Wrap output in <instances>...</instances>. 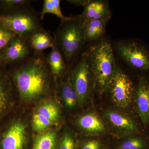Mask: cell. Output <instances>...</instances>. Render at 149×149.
<instances>
[{"label":"cell","instance_id":"cell-15","mask_svg":"<svg viewBox=\"0 0 149 149\" xmlns=\"http://www.w3.org/2000/svg\"><path fill=\"white\" fill-rule=\"evenodd\" d=\"M84 21L85 40H97L104 32L107 20L102 19H90Z\"/></svg>","mask_w":149,"mask_h":149},{"label":"cell","instance_id":"cell-2","mask_svg":"<svg viewBox=\"0 0 149 149\" xmlns=\"http://www.w3.org/2000/svg\"><path fill=\"white\" fill-rule=\"evenodd\" d=\"M89 66L95 85L100 93L108 90L109 86L116 68L111 45L103 42L91 49Z\"/></svg>","mask_w":149,"mask_h":149},{"label":"cell","instance_id":"cell-17","mask_svg":"<svg viewBox=\"0 0 149 149\" xmlns=\"http://www.w3.org/2000/svg\"><path fill=\"white\" fill-rule=\"evenodd\" d=\"M141 133L130 135L118 149H149V138Z\"/></svg>","mask_w":149,"mask_h":149},{"label":"cell","instance_id":"cell-22","mask_svg":"<svg viewBox=\"0 0 149 149\" xmlns=\"http://www.w3.org/2000/svg\"><path fill=\"white\" fill-rule=\"evenodd\" d=\"M54 123L36 113L32 117V125L36 132H40L51 126Z\"/></svg>","mask_w":149,"mask_h":149},{"label":"cell","instance_id":"cell-11","mask_svg":"<svg viewBox=\"0 0 149 149\" xmlns=\"http://www.w3.org/2000/svg\"><path fill=\"white\" fill-rule=\"evenodd\" d=\"M27 40L16 35L2 50L3 63H13L24 60L29 55V45Z\"/></svg>","mask_w":149,"mask_h":149},{"label":"cell","instance_id":"cell-10","mask_svg":"<svg viewBox=\"0 0 149 149\" xmlns=\"http://www.w3.org/2000/svg\"><path fill=\"white\" fill-rule=\"evenodd\" d=\"M26 140L25 125L21 121H16L4 133L1 141V149H24Z\"/></svg>","mask_w":149,"mask_h":149},{"label":"cell","instance_id":"cell-23","mask_svg":"<svg viewBox=\"0 0 149 149\" xmlns=\"http://www.w3.org/2000/svg\"><path fill=\"white\" fill-rule=\"evenodd\" d=\"M27 0H0V9L12 10L22 7L29 2Z\"/></svg>","mask_w":149,"mask_h":149},{"label":"cell","instance_id":"cell-27","mask_svg":"<svg viewBox=\"0 0 149 149\" xmlns=\"http://www.w3.org/2000/svg\"><path fill=\"white\" fill-rule=\"evenodd\" d=\"M101 147L100 141L97 139H93L85 141L81 149H101Z\"/></svg>","mask_w":149,"mask_h":149},{"label":"cell","instance_id":"cell-13","mask_svg":"<svg viewBox=\"0 0 149 149\" xmlns=\"http://www.w3.org/2000/svg\"><path fill=\"white\" fill-rule=\"evenodd\" d=\"M110 16L108 5L106 2L97 1L91 2L85 6L81 15L83 20L102 19L108 20Z\"/></svg>","mask_w":149,"mask_h":149},{"label":"cell","instance_id":"cell-3","mask_svg":"<svg viewBox=\"0 0 149 149\" xmlns=\"http://www.w3.org/2000/svg\"><path fill=\"white\" fill-rule=\"evenodd\" d=\"M58 47L69 60L79 52L85 39L84 21L80 18H72L62 23L55 39Z\"/></svg>","mask_w":149,"mask_h":149},{"label":"cell","instance_id":"cell-28","mask_svg":"<svg viewBox=\"0 0 149 149\" xmlns=\"http://www.w3.org/2000/svg\"><path fill=\"white\" fill-rule=\"evenodd\" d=\"M69 2L72 3L73 4L77 6H85L90 2V1H84V0H73L68 1Z\"/></svg>","mask_w":149,"mask_h":149},{"label":"cell","instance_id":"cell-21","mask_svg":"<svg viewBox=\"0 0 149 149\" xmlns=\"http://www.w3.org/2000/svg\"><path fill=\"white\" fill-rule=\"evenodd\" d=\"M37 113L53 123L57 121L60 116L58 107L50 102H45L41 104L37 108Z\"/></svg>","mask_w":149,"mask_h":149},{"label":"cell","instance_id":"cell-4","mask_svg":"<svg viewBox=\"0 0 149 149\" xmlns=\"http://www.w3.org/2000/svg\"><path fill=\"white\" fill-rule=\"evenodd\" d=\"M0 25L26 40L43 30L36 15L25 10L0 15Z\"/></svg>","mask_w":149,"mask_h":149},{"label":"cell","instance_id":"cell-25","mask_svg":"<svg viewBox=\"0 0 149 149\" xmlns=\"http://www.w3.org/2000/svg\"><path fill=\"white\" fill-rule=\"evenodd\" d=\"M16 35L0 25V51L2 50L10 41Z\"/></svg>","mask_w":149,"mask_h":149},{"label":"cell","instance_id":"cell-19","mask_svg":"<svg viewBox=\"0 0 149 149\" xmlns=\"http://www.w3.org/2000/svg\"><path fill=\"white\" fill-rule=\"evenodd\" d=\"M60 0H45L43 8L40 13L41 18L43 19L45 15L53 14L60 19L62 23L70 20L72 17L64 16L62 12Z\"/></svg>","mask_w":149,"mask_h":149},{"label":"cell","instance_id":"cell-1","mask_svg":"<svg viewBox=\"0 0 149 149\" xmlns=\"http://www.w3.org/2000/svg\"><path fill=\"white\" fill-rule=\"evenodd\" d=\"M14 70L13 78L22 100L31 101L47 93L49 72L47 58L40 56L25 59Z\"/></svg>","mask_w":149,"mask_h":149},{"label":"cell","instance_id":"cell-26","mask_svg":"<svg viewBox=\"0 0 149 149\" xmlns=\"http://www.w3.org/2000/svg\"><path fill=\"white\" fill-rule=\"evenodd\" d=\"M76 144L72 135L69 132H65L61 143L60 149H75Z\"/></svg>","mask_w":149,"mask_h":149},{"label":"cell","instance_id":"cell-29","mask_svg":"<svg viewBox=\"0 0 149 149\" xmlns=\"http://www.w3.org/2000/svg\"><path fill=\"white\" fill-rule=\"evenodd\" d=\"M4 62L3 55L2 51H0V65H1Z\"/></svg>","mask_w":149,"mask_h":149},{"label":"cell","instance_id":"cell-9","mask_svg":"<svg viewBox=\"0 0 149 149\" xmlns=\"http://www.w3.org/2000/svg\"><path fill=\"white\" fill-rule=\"evenodd\" d=\"M105 117L117 131L120 133L132 135L141 133V128L137 122L129 116L114 110L105 111Z\"/></svg>","mask_w":149,"mask_h":149},{"label":"cell","instance_id":"cell-14","mask_svg":"<svg viewBox=\"0 0 149 149\" xmlns=\"http://www.w3.org/2000/svg\"><path fill=\"white\" fill-rule=\"evenodd\" d=\"M47 60L51 73L56 77L60 76L66 69V64L55 41Z\"/></svg>","mask_w":149,"mask_h":149},{"label":"cell","instance_id":"cell-8","mask_svg":"<svg viewBox=\"0 0 149 149\" xmlns=\"http://www.w3.org/2000/svg\"><path fill=\"white\" fill-rule=\"evenodd\" d=\"M135 108L142 124L149 126V79L145 76L139 78V84L134 100Z\"/></svg>","mask_w":149,"mask_h":149},{"label":"cell","instance_id":"cell-20","mask_svg":"<svg viewBox=\"0 0 149 149\" xmlns=\"http://www.w3.org/2000/svg\"><path fill=\"white\" fill-rule=\"evenodd\" d=\"M61 93L63 100L67 107L72 109L78 103V96L69 81L62 83Z\"/></svg>","mask_w":149,"mask_h":149},{"label":"cell","instance_id":"cell-5","mask_svg":"<svg viewBox=\"0 0 149 149\" xmlns=\"http://www.w3.org/2000/svg\"><path fill=\"white\" fill-rule=\"evenodd\" d=\"M113 102L117 107L125 109L134 100L136 91L127 74L116 68L109 86Z\"/></svg>","mask_w":149,"mask_h":149},{"label":"cell","instance_id":"cell-6","mask_svg":"<svg viewBox=\"0 0 149 149\" xmlns=\"http://www.w3.org/2000/svg\"><path fill=\"white\" fill-rule=\"evenodd\" d=\"M68 81L77 93L78 103H85L90 95L92 86V74L88 58H82L73 68Z\"/></svg>","mask_w":149,"mask_h":149},{"label":"cell","instance_id":"cell-24","mask_svg":"<svg viewBox=\"0 0 149 149\" xmlns=\"http://www.w3.org/2000/svg\"><path fill=\"white\" fill-rule=\"evenodd\" d=\"M8 91L5 81L0 77V114L5 109L7 102Z\"/></svg>","mask_w":149,"mask_h":149},{"label":"cell","instance_id":"cell-12","mask_svg":"<svg viewBox=\"0 0 149 149\" xmlns=\"http://www.w3.org/2000/svg\"><path fill=\"white\" fill-rule=\"evenodd\" d=\"M77 124L82 130L89 134H101L106 131L103 120L95 113H88L80 116Z\"/></svg>","mask_w":149,"mask_h":149},{"label":"cell","instance_id":"cell-16","mask_svg":"<svg viewBox=\"0 0 149 149\" xmlns=\"http://www.w3.org/2000/svg\"><path fill=\"white\" fill-rule=\"evenodd\" d=\"M55 44L50 35L46 32L41 30L36 32L29 39L30 47L35 52H42L48 48H52Z\"/></svg>","mask_w":149,"mask_h":149},{"label":"cell","instance_id":"cell-18","mask_svg":"<svg viewBox=\"0 0 149 149\" xmlns=\"http://www.w3.org/2000/svg\"><path fill=\"white\" fill-rule=\"evenodd\" d=\"M57 136L53 131L40 134L35 139L32 149H56Z\"/></svg>","mask_w":149,"mask_h":149},{"label":"cell","instance_id":"cell-7","mask_svg":"<svg viewBox=\"0 0 149 149\" xmlns=\"http://www.w3.org/2000/svg\"><path fill=\"white\" fill-rule=\"evenodd\" d=\"M117 49L122 58L130 66L141 71L149 70V51L136 42L120 43Z\"/></svg>","mask_w":149,"mask_h":149}]
</instances>
